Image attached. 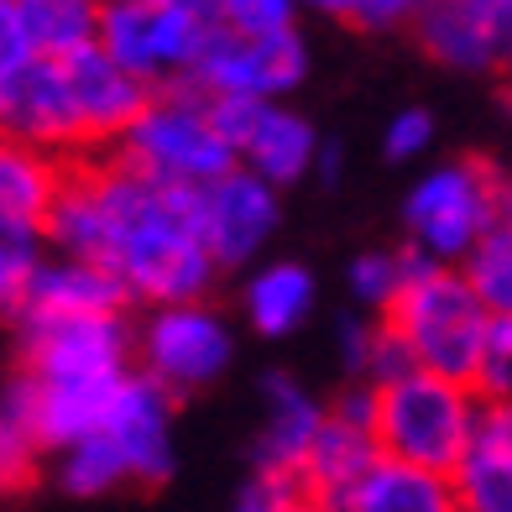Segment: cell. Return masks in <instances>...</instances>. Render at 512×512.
I'll return each mask as SVG.
<instances>
[{
  "instance_id": "obj_27",
  "label": "cell",
  "mask_w": 512,
  "mask_h": 512,
  "mask_svg": "<svg viewBox=\"0 0 512 512\" xmlns=\"http://www.w3.org/2000/svg\"><path fill=\"white\" fill-rule=\"evenodd\" d=\"M465 283L476 288V298L486 304L492 319H512V230L497 225L471 256L460 262Z\"/></svg>"
},
{
  "instance_id": "obj_11",
  "label": "cell",
  "mask_w": 512,
  "mask_h": 512,
  "mask_svg": "<svg viewBox=\"0 0 512 512\" xmlns=\"http://www.w3.org/2000/svg\"><path fill=\"white\" fill-rule=\"evenodd\" d=\"M215 110H220V126L230 131V142H236L241 168L267 178L272 189H293V183L314 178L324 136L314 131L309 115L288 110L283 100H215Z\"/></svg>"
},
{
  "instance_id": "obj_43",
  "label": "cell",
  "mask_w": 512,
  "mask_h": 512,
  "mask_svg": "<svg viewBox=\"0 0 512 512\" xmlns=\"http://www.w3.org/2000/svg\"><path fill=\"white\" fill-rule=\"evenodd\" d=\"M0 6H16V0H0Z\"/></svg>"
},
{
  "instance_id": "obj_14",
  "label": "cell",
  "mask_w": 512,
  "mask_h": 512,
  "mask_svg": "<svg viewBox=\"0 0 512 512\" xmlns=\"http://www.w3.org/2000/svg\"><path fill=\"white\" fill-rule=\"evenodd\" d=\"M413 42L450 74L512 79V16L492 0H429L413 21Z\"/></svg>"
},
{
  "instance_id": "obj_33",
  "label": "cell",
  "mask_w": 512,
  "mask_h": 512,
  "mask_svg": "<svg viewBox=\"0 0 512 512\" xmlns=\"http://www.w3.org/2000/svg\"><path fill=\"white\" fill-rule=\"evenodd\" d=\"M434 115L424 105H403L392 121L382 126V157L387 162H424L434 147Z\"/></svg>"
},
{
  "instance_id": "obj_41",
  "label": "cell",
  "mask_w": 512,
  "mask_h": 512,
  "mask_svg": "<svg viewBox=\"0 0 512 512\" xmlns=\"http://www.w3.org/2000/svg\"><path fill=\"white\" fill-rule=\"evenodd\" d=\"M492 6H497V11H507V16H512V0H492Z\"/></svg>"
},
{
  "instance_id": "obj_23",
  "label": "cell",
  "mask_w": 512,
  "mask_h": 512,
  "mask_svg": "<svg viewBox=\"0 0 512 512\" xmlns=\"http://www.w3.org/2000/svg\"><path fill=\"white\" fill-rule=\"evenodd\" d=\"M314 304H319V283L304 262H262L241 283V314L267 340H283L298 324H309Z\"/></svg>"
},
{
  "instance_id": "obj_12",
  "label": "cell",
  "mask_w": 512,
  "mask_h": 512,
  "mask_svg": "<svg viewBox=\"0 0 512 512\" xmlns=\"http://www.w3.org/2000/svg\"><path fill=\"white\" fill-rule=\"evenodd\" d=\"M0 131L21 136L32 147H48L58 157H84L79 115L68 100V68L63 58L27 53L0 68Z\"/></svg>"
},
{
  "instance_id": "obj_18",
  "label": "cell",
  "mask_w": 512,
  "mask_h": 512,
  "mask_svg": "<svg viewBox=\"0 0 512 512\" xmlns=\"http://www.w3.org/2000/svg\"><path fill=\"white\" fill-rule=\"evenodd\" d=\"M319 424H324V403L314 392L298 377H288V371H267L262 377V429H256V445H251V465L256 471L298 476L314 450Z\"/></svg>"
},
{
  "instance_id": "obj_26",
  "label": "cell",
  "mask_w": 512,
  "mask_h": 512,
  "mask_svg": "<svg viewBox=\"0 0 512 512\" xmlns=\"http://www.w3.org/2000/svg\"><path fill=\"white\" fill-rule=\"evenodd\" d=\"M408 262L413 251H361L351 267H345V288H351V304L366 314H387L398 304V293L408 283Z\"/></svg>"
},
{
  "instance_id": "obj_17",
  "label": "cell",
  "mask_w": 512,
  "mask_h": 512,
  "mask_svg": "<svg viewBox=\"0 0 512 512\" xmlns=\"http://www.w3.org/2000/svg\"><path fill=\"white\" fill-rule=\"evenodd\" d=\"M136 304L121 272L95 262V256H68L53 251L37 262L27 298H21L16 319H79V314H126Z\"/></svg>"
},
{
  "instance_id": "obj_20",
  "label": "cell",
  "mask_w": 512,
  "mask_h": 512,
  "mask_svg": "<svg viewBox=\"0 0 512 512\" xmlns=\"http://www.w3.org/2000/svg\"><path fill=\"white\" fill-rule=\"evenodd\" d=\"M377 455H382L377 429L351 424V418H340V413L324 408V424L314 434V450L304 460V471H298L304 497L319 502V507H345V497L361 486V476L377 465Z\"/></svg>"
},
{
  "instance_id": "obj_6",
  "label": "cell",
  "mask_w": 512,
  "mask_h": 512,
  "mask_svg": "<svg viewBox=\"0 0 512 512\" xmlns=\"http://www.w3.org/2000/svg\"><path fill=\"white\" fill-rule=\"evenodd\" d=\"M209 32V11L183 0H100V48L152 89L194 79Z\"/></svg>"
},
{
  "instance_id": "obj_2",
  "label": "cell",
  "mask_w": 512,
  "mask_h": 512,
  "mask_svg": "<svg viewBox=\"0 0 512 512\" xmlns=\"http://www.w3.org/2000/svg\"><path fill=\"white\" fill-rule=\"evenodd\" d=\"M382 319L408 345L413 366L439 371V377H460V382L476 377L486 330H492V314L476 298V288L465 283V272L450 262H429L418 251L408 262V283L398 293V304Z\"/></svg>"
},
{
  "instance_id": "obj_3",
  "label": "cell",
  "mask_w": 512,
  "mask_h": 512,
  "mask_svg": "<svg viewBox=\"0 0 512 512\" xmlns=\"http://www.w3.org/2000/svg\"><path fill=\"white\" fill-rule=\"evenodd\" d=\"M115 152L131 168H142L162 183H178V189H204V183L236 168V142L220 126L215 100L189 79L152 89V100L126 126Z\"/></svg>"
},
{
  "instance_id": "obj_42",
  "label": "cell",
  "mask_w": 512,
  "mask_h": 512,
  "mask_svg": "<svg viewBox=\"0 0 512 512\" xmlns=\"http://www.w3.org/2000/svg\"><path fill=\"white\" fill-rule=\"evenodd\" d=\"M183 6H199V11H209V0H183Z\"/></svg>"
},
{
  "instance_id": "obj_35",
  "label": "cell",
  "mask_w": 512,
  "mask_h": 512,
  "mask_svg": "<svg viewBox=\"0 0 512 512\" xmlns=\"http://www.w3.org/2000/svg\"><path fill=\"white\" fill-rule=\"evenodd\" d=\"M429 0H351L345 6V27H356L366 37L382 32H413V21L424 16Z\"/></svg>"
},
{
  "instance_id": "obj_38",
  "label": "cell",
  "mask_w": 512,
  "mask_h": 512,
  "mask_svg": "<svg viewBox=\"0 0 512 512\" xmlns=\"http://www.w3.org/2000/svg\"><path fill=\"white\" fill-rule=\"evenodd\" d=\"M304 11H314V16H330V21H345V6L351 0H298Z\"/></svg>"
},
{
  "instance_id": "obj_21",
  "label": "cell",
  "mask_w": 512,
  "mask_h": 512,
  "mask_svg": "<svg viewBox=\"0 0 512 512\" xmlns=\"http://www.w3.org/2000/svg\"><path fill=\"white\" fill-rule=\"evenodd\" d=\"M68 162L74 157H58L48 147H32L21 136L0 131V220H16L32 230L48 225L53 204L63 194Z\"/></svg>"
},
{
  "instance_id": "obj_28",
  "label": "cell",
  "mask_w": 512,
  "mask_h": 512,
  "mask_svg": "<svg viewBox=\"0 0 512 512\" xmlns=\"http://www.w3.org/2000/svg\"><path fill=\"white\" fill-rule=\"evenodd\" d=\"M42 256H48V236L42 230L0 220V319L21 314V298H27V283Z\"/></svg>"
},
{
  "instance_id": "obj_24",
  "label": "cell",
  "mask_w": 512,
  "mask_h": 512,
  "mask_svg": "<svg viewBox=\"0 0 512 512\" xmlns=\"http://www.w3.org/2000/svg\"><path fill=\"white\" fill-rule=\"evenodd\" d=\"M11 11L27 53L74 58L100 42V0H16Z\"/></svg>"
},
{
  "instance_id": "obj_1",
  "label": "cell",
  "mask_w": 512,
  "mask_h": 512,
  "mask_svg": "<svg viewBox=\"0 0 512 512\" xmlns=\"http://www.w3.org/2000/svg\"><path fill=\"white\" fill-rule=\"evenodd\" d=\"M53 251L95 256L115 267L136 304H189L215 288V256H209L194 215V189L162 183L131 168L121 152L74 157L63 194L42 225Z\"/></svg>"
},
{
  "instance_id": "obj_8",
  "label": "cell",
  "mask_w": 512,
  "mask_h": 512,
  "mask_svg": "<svg viewBox=\"0 0 512 512\" xmlns=\"http://www.w3.org/2000/svg\"><path fill=\"white\" fill-rule=\"evenodd\" d=\"M309 79V42L304 32H272V37H241L215 27L194 63V79L215 100H283Z\"/></svg>"
},
{
  "instance_id": "obj_19",
  "label": "cell",
  "mask_w": 512,
  "mask_h": 512,
  "mask_svg": "<svg viewBox=\"0 0 512 512\" xmlns=\"http://www.w3.org/2000/svg\"><path fill=\"white\" fill-rule=\"evenodd\" d=\"M460 512H512V398L481 403L471 450L450 471Z\"/></svg>"
},
{
  "instance_id": "obj_37",
  "label": "cell",
  "mask_w": 512,
  "mask_h": 512,
  "mask_svg": "<svg viewBox=\"0 0 512 512\" xmlns=\"http://www.w3.org/2000/svg\"><path fill=\"white\" fill-rule=\"evenodd\" d=\"M335 173H340V152L324 142L319 147V162H314V178H324V183H335Z\"/></svg>"
},
{
  "instance_id": "obj_39",
  "label": "cell",
  "mask_w": 512,
  "mask_h": 512,
  "mask_svg": "<svg viewBox=\"0 0 512 512\" xmlns=\"http://www.w3.org/2000/svg\"><path fill=\"white\" fill-rule=\"evenodd\" d=\"M502 225L512 230V173H507V183H502Z\"/></svg>"
},
{
  "instance_id": "obj_15",
  "label": "cell",
  "mask_w": 512,
  "mask_h": 512,
  "mask_svg": "<svg viewBox=\"0 0 512 512\" xmlns=\"http://www.w3.org/2000/svg\"><path fill=\"white\" fill-rule=\"evenodd\" d=\"M63 68H68V100H74V115H79L84 157L115 152V142L126 136V126L152 100V84H142L131 68H121L100 42L84 48V53H74V58H63Z\"/></svg>"
},
{
  "instance_id": "obj_4",
  "label": "cell",
  "mask_w": 512,
  "mask_h": 512,
  "mask_svg": "<svg viewBox=\"0 0 512 512\" xmlns=\"http://www.w3.org/2000/svg\"><path fill=\"white\" fill-rule=\"evenodd\" d=\"M481 424V392L460 377L408 366L377 382V445L429 471H455Z\"/></svg>"
},
{
  "instance_id": "obj_25",
  "label": "cell",
  "mask_w": 512,
  "mask_h": 512,
  "mask_svg": "<svg viewBox=\"0 0 512 512\" xmlns=\"http://www.w3.org/2000/svg\"><path fill=\"white\" fill-rule=\"evenodd\" d=\"M53 476H58V486L68 497H110V492H121V486H131L126 460H121V450H115V439L105 429L63 445Z\"/></svg>"
},
{
  "instance_id": "obj_31",
  "label": "cell",
  "mask_w": 512,
  "mask_h": 512,
  "mask_svg": "<svg viewBox=\"0 0 512 512\" xmlns=\"http://www.w3.org/2000/svg\"><path fill=\"white\" fill-rule=\"evenodd\" d=\"M471 387L481 392V403H507L512 398V319H492Z\"/></svg>"
},
{
  "instance_id": "obj_40",
  "label": "cell",
  "mask_w": 512,
  "mask_h": 512,
  "mask_svg": "<svg viewBox=\"0 0 512 512\" xmlns=\"http://www.w3.org/2000/svg\"><path fill=\"white\" fill-rule=\"evenodd\" d=\"M304 512H340V507H319V502H304Z\"/></svg>"
},
{
  "instance_id": "obj_5",
  "label": "cell",
  "mask_w": 512,
  "mask_h": 512,
  "mask_svg": "<svg viewBox=\"0 0 512 512\" xmlns=\"http://www.w3.org/2000/svg\"><path fill=\"white\" fill-rule=\"evenodd\" d=\"M502 183L507 173L486 157H445L424 168L403 199L408 251L460 267L502 225Z\"/></svg>"
},
{
  "instance_id": "obj_16",
  "label": "cell",
  "mask_w": 512,
  "mask_h": 512,
  "mask_svg": "<svg viewBox=\"0 0 512 512\" xmlns=\"http://www.w3.org/2000/svg\"><path fill=\"white\" fill-rule=\"evenodd\" d=\"M173 392H162L152 377L131 371L115 392V403L105 413V434L115 439V450L126 460V476L131 486H162L178 465V450H173Z\"/></svg>"
},
{
  "instance_id": "obj_10",
  "label": "cell",
  "mask_w": 512,
  "mask_h": 512,
  "mask_svg": "<svg viewBox=\"0 0 512 512\" xmlns=\"http://www.w3.org/2000/svg\"><path fill=\"white\" fill-rule=\"evenodd\" d=\"M21 356L37 377H126L136 371V330L126 314L16 319Z\"/></svg>"
},
{
  "instance_id": "obj_30",
  "label": "cell",
  "mask_w": 512,
  "mask_h": 512,
  "mask_svg": "<svg viewBox=\"0 0 512 512\" xmlns=\"http://www.w3.org/2000/svg\"><path fill=\"white\" fill-rule=\"evenodd\" d=\"M37 460H42L37 439L21 429V418L6 403H0V497L21 492V486L37 476Z\"/></svg>"
},
{
  "instance_id": "obj_9",
  "label": "cell",
  "mask_w": 512,
  "mask_h": 512,
  "mask_svg": "<svg viewBox=\"0 0 512 512\" xmlns=\"http://www.w3.org/2000/svg\"><path fill=\"white\" fill-rule=\"evenodd\" d=\"M194 215H199V236L215 256L220 272H241L267 251L283 220V189H272L267 178H256L251 168H230L215 183L194 189Z\"/></svg>"
},
{
  "instance_id": "obj_36",
  "label": "cell",
  "mask_w": 512,
  "mask_h": 512,
  "mask_svg": "<svg viewBox=\"0 0 512 512\" xmlns=\"http://www.w3.org/2000/svg\"><path fill=\"white\" fill-rule=\"evenodd\" d=\"M16 58H27V42H21L16 11H11V6H0V68L16 63Z\"/></svg>"
},
{
  "instance_id": "obj_32",
  "label": "cell",
  "mask_w": 512,
  "mask_h": 512,
  "mask_svg": "<svg viewBox=\"0 0 512 512\" xmlns=\"http://www.w3.org/2000/svg\"><path fill=\"white\" fill-rule=\"evenodd\" d=\"M304 481L298 476H283V471H256L251 465V476L246 486L236 492V507L230 512H304Z\"/></svg>"
},
{
  "instance_id": "obj_7",
  "label": "cell",
  "mask_w": 512,
  "mask_h": 512,
  "mask_svg": "<svg viewBox=\"0 0 512 512\" xmlns=\"http://www.w3.org/2000/svg\"><path fill=\"white\" fill-rule=\"evenodd\" d=\"M230 361H236V330L209 298L157 304L136 324V371L173 398L215 387Z\"/></svg>"
},
{
  "instance_id": "obj_22",
  "label": "cell",
  "mask_w": 512,
  "mask_h": 512,
  "mask_svg": "<svg viewBox=\"0 0 512 512\" xmlns=\"http://www.w3.org/2000/svg\"><path fill=\"white\" fill-rule=\"evenodd\" d=\"M340 512H460L450 471H429L398 455H377Z\"/></svg>"
},
{
  "instance_id": "obj_34",
  "label": "cell",
  "mask_w": 512,
  "mask_h": 512,
  "mask_svg": "<svg viewBox=\"0 0 512 512\" xmlns=\"http://www.w3.org/2000/svg\"><path fill=\"white\" fill-rule=\"evenodd\" d=\"M377 340H382V314H345L335 324V351H340V366L345 377H366L371 382V361H377Z\"/></svg>"
},
{
  "instance_id": "obj_13",
  "label": "cell",
  "mask_w": 512,
  "mask_h": 512,
  "mask_svg": "<svg viewBox=\"0 0 512 512\" xmlns=\"http://www.w3.org/2000/svg\"><path fill=\"white\" fill-rule=\"evenodd\" d=\"M126 377H37V371H21L16 387L0 403L21 418V429L37 439L42 455L48 450L58 455L63 445H74V439L95 434L105 424V413Z\"/></svg>"
},
{
  "instance_id": "obj_29",
  "label": "cell",
  "mask_w": 512,
  "mask_h": 512,
  "mask_svg": "<svg viewBox=\"0 0 512 512\" xmlns=\"http://www.w3.org/2000/svg\"><path fill=\"white\" fill-rule=\"evenodd\" d=\"M298 0H209V21L241 37H272L298 27Z\"/></svg>"
}]
</instances>
